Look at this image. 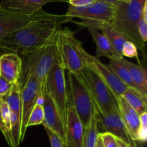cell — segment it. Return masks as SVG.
Masks as SVG:
<instances>
[{
  "instance_id": "cell-26",
  "label": "cell",
  "mask_w": 147,
  "mask_h": 147,
  "mask_svg": "<svg viewBox=\"0 0 147 147\" xmlns=\"http://www.w3.org/2000/svg\"><path fill=\"white\" fill-rule=\"evenodd\" d=\"M140 125L137 134V141L136 142L145 143L147 139V112L143 113L139 116Z\"/></svg>"
},
{
  "instance_id": "cell-20",
  "label": "cell",
  "mask_w": 147,
  "mask_h": 147,
  "mask_svg": "<svg viewBox=\"0 0 147 147\" xmlns=\"http://www.w3.org/2000/svg\"><path fill=\"white\" fill-rule=\"evenodd\" d=\"M94 28L101 32L108 37L109 41L111 43L119 59L123 57L121 55V50L123 43L127 40V39L110 24H100V25L95 27Z\"/></svg>"
},
{
  "instance_id": "cell-30",
  "label": "cell",
  "mask_w": 147,
  "mask_h": 147,
  "mask_svg": "<svg viewBox=\"0 0 147 147\" xmlns=\"http://www.w3.org/2000/svg\"><path fill=\"white\" fill-rule=\"evenodd\" d=\"M138 32L144 42L147 41V17L142 16L138 23Z\"/></svg>"
},
{
  "instance_id": "cell-3",
  "label": "cell",
  "mask_w": 147,
  "mask_h": 147,
  "mask_svg": "<svg viewBox=\"0 0 147 147\" xmlns=\"http://www.w3.org/2000/svg\"><path fill=\"white\" fill-rule=\"evenodd\" d=\"M56 50L58 60L69 73H77L86 67L82 42L68 27L59 29L56 35Z\"/></svg>"
},
{
  "instance_id": "cell-32",
  "label": "cell",
  "mask_w": 147,
  "mask_h": 147,
  "mask_svg": "<svg viewBox=\"0 0 147 147\" xmlns=\"http://www.w3.org/2000/svg\"><path fill=\"white\" fill-rule=\"evenodd\" d=\"M0 101H1V98H0ZM0 131H1V133L3 134V135H4V138H5L6 141H7V142L8 143L9 146L10 147H14V144H13L11 134V132H9L8 130H7L5 125H4V122H3L2 118H1V111H0Z\"/></svg>"
},
{
  "instance_id": "cell-16",
  "label": "cell",
  "mask_w": 147,
  "mask_h": 147,
  "mask_svg": "<svg viewBox=\"0 0 147 147\" xmlns=\"http://www.w3.org/2000/svg\"><path fill=\"white\" fill-rule=\"evenodd\" d=\"M22 70V59L14 53L0 56V76L11 83L19 81Z\"/></svg>"
},
{
  "instance_id": "cell-1",
  "label": "cell",
  "mask_w": 147,
  "mask_h": 147,
  "mask_svg": "<svg viewBox=\"0 0 147 147\" xmlns=\"http://www.w3.org/2000/svg\"><path fill=\"white\" fill-rule=\"evenodd\" d=\"M57 30L53 32L45 42L21 57L22 70L18 81L20 89L30 76H34L38 80L42 94L47 75L57 57L56 50Z\"/></svg>"
},
{
  "instance_id": "cell-31",
  "label": "cell",
  "mask_w": 147,
  "mask_h": 147,
  "mask_svg": "<svg viewBox=\"0 0 147 147\" xmlns=\"http://www.w3.org/2000/svg\"><path fill=\"white\" fill-rule=\"evenodd\" d=\"M13 83L7 81L5 78L0 76V98H3L11 90Z\"/></svg>"
},
{
  "instance_id": "cell-13",
  "label": "cell",
  "mask_w": 147,
  "mask_h": 147,
  "mask_svg": "<svg viewBox=\"0 0 147 147\" xmlns=\"http://www.w3.org/2000/svg\"><path fill=\"white\" fill-rule=\"evenodd\" d=\"M20 87L18 82L13 83L9 93L3 98L8 104L10 111L11 131L14 147H19L20 141V127H21V96Z\"/></svg>"
},
{
  "instance_id": "cell-2",
  "label": "cell",
  "mask_w": 147,
  "mask_h": 147,
  "mask_svg": "<svg viewBox=\"0 0 147 147\" xmlns=\"http://www.w3.org/2000/svg\"><path fill=\"white\" fill-rule=\"evenodd\" d=\"M146 2L147 0H132L129 3L123 1L115 3V15L111 23L114 28L140 50H144L146 43L139 37L138 23Z\"/></svg>"
},
{
  "instance_id": "cell-36",
  "label": "cell",
  "mask_w": 147,
  "mask_h": 147,
  "mask_svg": "<svg viewBox=\"0 0 147 147\" xmlns=\"http://www.w3.org/2000/svg\"><path fill=\"white\" fill-rule=\"evenodd\" d=\"M97 1H104V2H107V3H111V4H115V3L118 2V1H121V0H97Z\"/></svg>"
},
{
  "instance_id": "cell-27",
  "label": "cell",
  "mask_w": 147,
  "mask_h": 147,
  "mask_svg": "<svg viewBox=\"0 0 147 147\" xmlns=\"http://www.w3.org/2000/svg\"><path fill=\"white\" fill-rule=\"evenodd\" d=\"M0 111H1V118L6 128L9 132H11V120H10V111L8 104L5 100L1 98L0 101Z\"/></svg>"
},
{
  "instance_id": "cell-9",
  "label": "cell",
  "mask_w": 147,
  "mask_h": 147,
  "mask_svg": "<svg viewBox=\"0 0 147 147\" xmlns=\"http://www.w3.org/2000/svg\"><path fill=\"white\" fill-rule=\"evenodd\" d=\"M21 96V127L20 141L23 142L27 128V122L33 108L37 103H40L42 90L38 80L34 76H30L20 89Z\"/></svg>"
},
{
  "instance_id": "cell-33",
  "label": "cell",
  "mask_w": 147,
  "mask_h": 147,
  "mask_svg": "<svg viewBox=\"0 0 147 147\" xmlns=\"http://www.w3.org/2000/svg\"><path fill=\"white\" fill-rule=\"evenodd\" d=\"M96 1L97 0H67L69 5L74 7H88Z\"/></svg>"
},
{
  "instance_id": "cell-8",
  "label": "cell",
  "mask_w": 147,
  "mask_h": 147,
  "mask_svg": "<svg viewBox=\"0 0 147 147\" xmlns=\"http://www.w3.org/2000/svg\"><path fill=\"white\" fill-rule=\"evenodd\" d=\"M51 14L44 10L34 13H17L0 8V40L31 23Z\"/></svg>"
},
{
  "instance_id": "cell-5",
  "label": "cell",
  "mask_w": 147,
  "mask_h": 147,
  "mask_svg": "<svg viewBox=\"0 0 147 147\" xmlns=\"http://www.w3.org/2000/svg\"><path fill=\"white\" fill-rule=\"evenodd\" d=\"M73 20L80 19L76 22L79 26L86 28H94L103 24H111L115 15V4L97 1L88 7H74L69 5L65 14Z\"/></svg>"
},
{
  "instance_id": "cell-17",
  "label": "cell",
  "mask_w": 147,
  "mask_h": 147,
  "mask_svg": "<svg viewBox=\"0 0 147 147\" xmlns=\"http://www.w3.org/2000/svg\"><path fill=\"white\" fill-rule=\"evenodd\" d=\"M117 103L121 116L127 129L128 133L132 140L136 142L138 131L140 125V116L128 104L122 96L118 99Z\"/></svg>"
},
{
  "instance_id": "cell-12",
  "label": "cell",
  "mask_w": 147,
  "mask_h": 147,
  "mask_svg": "<svg viewBox=\"0 0 147 147\" xmlns=\"http://www.w3.org/2000/svg\"><path fill=\"white\" fill-rule=\"evenodd\" d=\"M40 103L42 105L44 110V121L42 125L57 134L65 144V127L63 118L46 86L42 91Z\"/></svg>"
},
{
  "instance_id": "cell-18",
  "label": "cell",
  "mask_w": 147,
  "mask_h": 147,
  "mask_svg": "<svg viewBox=\"0 0 147 147\" xmlns=\"http://www.w3.org/2000/svg\"><path fill=\"white\" fill-rule=\"evenodd\" d=\"M88 30L96 45V57H104L109 60L119 58L111 42L103 33L95 28H88Z\"/></svg>"
},
{
  "instance_id": "cell-22",
  "label": "cell",
  "mask_w": 147,
  "mask_h": 147,
  "mask_svg": "<svg viewBox=\"0 0 147 147\" xmlns=\"http://www.w3.org/2000/svg\"><path fill=\"white\" fill-rule=\"evenodd\" d=\"M122 98L139 116L146 113L147 97H145L141 93L127 88L122 95Z\"/></svg>"
},
{
  "instance_id": "cell-10",
  "label": "cell",
  "mask_w": 147,
  "mask_h": 147,
  "mask_svg": "<svg viewBox=\"0 0 147 147\" xmlns=\"http://www.w3.org/2000/svg\"><path fill=\"white\" fill-rule=\"evenodd\" d=\"M83 54L86 59V65L90 67L98 76L103 80V83L109 87L114 95L116 100L121 98L126 90V87L120 79L117 77L109 65L104 64L100 59L89 54L83 48Z\"/></svg>"
},
{
  "instance_id": "cell-6",
  "label": "cell",
  "mask_w": 147,
  "mask_h": 147,
  "mask_svg": "<svg viewBox=\"0 0 147 147\" xmlns=\"http://www.w3.org/2000/svg\"><path fill=\"white\" fill-rule=\"evenodd\" d=\"M80 73L87 84L93 106L98 112L106 114L118 107L117 100L114 95L94 71L86 65Z\"/></svg>"
},
{
  "instance_id": "cell-11",
  "label": "cell",
  "mask_w": 147,
  "mask_h": 147,
  "mask_svg": "<svg viewBox=\"0 0 147 147\" xmlns=\"http://www.w3.org/2000/svg\"><path fill=\"white\" fill-rule=\"evenodd\" d=\"M93 108L98 126L102 128L103 132L111 134L116 138L128 144L131 147H136L135 142L132 140L128 133L127 129L121 116L119 107L115 108L106 114H101L96 111L94 106Z\"/></svg>"
},
{
  "instance_id": "cell-37",
  "label": "cell",
  "mask_w": 147,
  "mask_h": 147,
  "mask_svg": "<svg viewBox=\"0 0 147 147\" xmlns=\"http://www.w3.org/2000/svg\"><path fill=\"white\" fill-rule=\"evenodd\" d=\"M121 1H124V2L129 3V2H130V1H131L132 0H121Z\"/></svg>"
},
{
  "instance_id": "cell-4",
  "label": "cell",
  "mask_w": 147,
  "mask_h": 147,
  "mask_svg": "<svg viewBox=\"0 0 147 147\" xmlns=\"http://www.w3.org/2000/svg\"><path fill=\"white\" fill-rule=\"evenodd\" d=\"M67 76L68 104H71L74 107L78 116L86 129L93 109L91 95L80 72L77 73L67 72Z\"/></svg>"
},
{
  "instance_id": "cell-24",
  "label": "cell",
  "mask_w": 147,
  "mask_h": 147,
  "mask_svg": "<svg viewBox=\"0 0 147 147\" xmlns=\"http://www.w3.org/2000/svg\"><path fill=\"white\" fill-rule=\"evenodd\" d=\"M43 121H44V110H43L42 105L40 103H37L30 115L27 122V128L42 124Z\"/></svg>"
},
{
  "instance_id": "cell-14",
  "label": "cell",
  "mask_w": 147,
  "mask_h": 147,
  "mask_svg": "<svg viewBox=\"0 0 147 147\" xmlns=\"http://www.w3.org/2000/svg\"><path fill=\"white\" fill-rule=\"evenodd\" d=\"M85 128L74 107L68 104L65 124L66 147H83Z\"/></svg>"
},
{
  "instance_id": "cell-29",
  "label": "cell",
  "mask_w": 147,
  "mask_h": 147,
  "mask_svg": "<svg viewBox=\"0 0 147 147\" xmlns=\"http://www.w3.org/2000/svg\"><path fill=\"white\" fill-rule=\"evenodd\" d=\"M44 128L45 129L46 132H47V136H48L51 147H66L65 144L63 142V141L57 134H55L54 132L50 130L48 128L45 127V126Z\"/></svg>"
},
{
  "instance_id": "cell-19",
  "label": "cell",
  "mask_w": 147,
  "mask_h": 147,
  "mask_svg": "<svg viewBox=\"0 0 147 147\" xmlns=\"http://www.w3.org/2000/svg\"><path fill=\"white\" fill-rule=\"evenodd\" d=\"M123 64L130 73L134 83L142 95L147 97V72L144 66L141 64H134L124 57L121 58Z\"/></svg>"
},
{
  "instance_id": "cell-7",
  "label": "cell",
  "mask_w": 147,
  "mask_h": 147,
  "mask_svg": "<svg viewBox=\"0 0 147 147\" xmlns=\"http://www.w3.org/2000/svg\"><path fill=\"white\" fill-rule=\"evenodd\" d=\"M45 86L61 114L65 127L68 109L67 80L65 70L59 61L58 57L47 75Z\"/></svg>"
},
{
  "instance_id": "cell-21",
  "label": "cell",
  "mask_w": 147,
  "mask_h": 147,
  "mask_svg": "<svg viewBox=\"0 0 147 147\" xmlns=\"http://www.w3.org/2000/svg\"><path fill=\"white\" fill-rule=\"evenodd\" d=\"M111 68L113 70L115 74L120 79L121 81L125 85L127 88L141 93L134 83L131 78L130 73L126 67V66L123 64L121 58H112L110 60V63L109 65ZM144 96V95H143Z\"/></svg>"
},
{
  "instance_id": "cell-28",
  "label": "cell",
  "mask_w": 147,
  "mask_h": 147,
  "mask_svg": "<svg viewBox=\"0 0 147 147\" xmlns=\"http://www.w3.org/2000/svg\"><path fill=\"white\" fill-rule=\"evenodd\" d=\"M103 147H119L118 139L108 132H99Z\"/></svg>"
},
{
  "instance_id": "cell-23",
  "label": "cell",
  "mask_w": 147,
  "mask_h": 147,
  "mask_svg": "<svg viewBox=\"0 0 147 147\" xmlns=\"http://www.w3.org/2000/svg\"><path fill=\"white\" fill-rule=\"evenodd\" d=\"M98 123L95 116L94 108L87 127L85 129L83 147H96L98 135Z\"/></svg>"
},
{
  "instance_id": "cell-25",
  "label": "cell",
  "mask_w": 147,
  "mask_h": 147,
  "mask_svg": "<svg viewBox=\"0 0 147 147\" xmlns=\"http://www.w3.org/2000/svg\"><path fill=\"white\" fill-rule=\"evenodd\" d=\"M122 57H127L130 58L136 59L139 64H141L140 59L139 57V53H138V49L132 42L126 40L123 45L121 50Z\"/></svg>"
},
{
  "instance_id": "cell-35",
  "label": "cell",
  "mask_w": 147,
  "mask_h": 147,
  "mask_svg": "<svg viewBox=\"0 0 147 147\" xmlns=\"http://www.w3.org/2000/svg\"><path fill=\"white\" fill-rule=\"evenodd\" d=\"M96 147H103V143H102V140H101V138H100V135H98V139H97V143H96Z\"/></svg>"
},
{
  "instance_id": "cell-34",
  "label": "cell",
  "mask_w": 147,
  "mask_h": 147,
  "mask_svg": "<svg viewBox=\"0 0 147 147\" xmlns=\"http://www.w3.org/2000/svg\"><path fill=\"white\" fill-rule=\"evenodd\" d=\"M118 144H119V147H131L128 144L125 143L124 142L119 139H118Z\"/></svg>"
},
{
  "instance_id": "cell-15",
  "label": "cell",
  "mask_w": 147,
  "mask_h": 147,
  "mask_svg": "<svg viewBox=\"0 0 147 147\" xmlns=\"http://www.w3.org/2000/svg\"><path fill=\"white\" fill-rule=\"evenodd\" d=\"M66 2L67 0H1L0 8L17 13H34L42 10L45 4Z\"/></svg>"
}]
</instances>
